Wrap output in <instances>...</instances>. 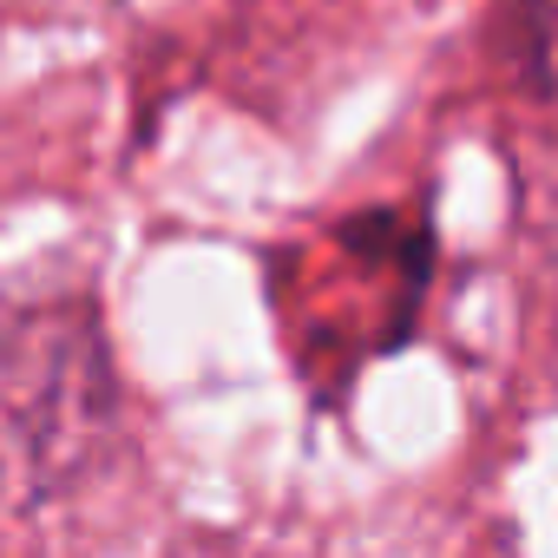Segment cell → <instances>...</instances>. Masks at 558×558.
<instances>
[]
</instances>
